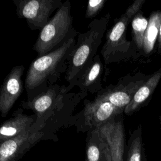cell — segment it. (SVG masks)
Returning a JSON list of instances; mask_svg holds the SVG:
<instances>
[{
	"label": "cell",
	"mask_w": 161,
	"mask_h": 161,
	"mask_svg": "<svg viewBox=\"0 0 161 161\" xmlns=\"http://www.w3.org/2000/svg\"><path fill=\"white\" fill-rule=\"evenodd\" d=\"M87 95L80 91H69L66 86L55 84L45 92L30 100L22 101L21 108L31 110L36 119L31 128L42 132L43 140H57L56 133L62 128L74 126L75 108Z\"/></svg>",
	"instance_id": "cell-1"
},
{
	"label": "cell",
	"mask_w": 161,
	"mask_h": 161,
	"mask_svg": "<svg viewBox=\"0 0 161 161\" xmlns=\"http://www.w3.org/2000/svg\"><path fill=\"white\" fill-rule=\"evenodd\" d=\"M75 43V38H71L58 48L31 62L25 80L27 100L45 92L65 74L68 58Z\"/></svg>",
	"instance_id": "cell-2"
},
{
	"label": "cell",
	"mask_w": 161,
	"mask_h": 161,
	"mask_svg": "<svg viewBox=\"0 0 161 161\" xmlns=\"http://www.w3.org/2000/svg\"><path fill=\"white\" fill-rule=\"evenodd\" d=\"M110 19L109 13L99 19H93L87 31L79 33L75 45L68 58V65L65 79L66 87L70 91L75 86L79 73L92 60L100 46Z\"/></svg>",
	"instance_id": "cell-3"
},
{
	"label": "cell",
	"mask_w": 161,
	"mask_h": 161,
	"mask_svg": "<svg viewBox=\"0 0 161 161\" xmlns=\"http://www.w3.org/2000/svg\"><path fill=\"white\" fill-rule=\"evenodd\" d=\"M145 0L135 1L117 19L106 35V42L101 50L105 65L137 60L141 54L133 40L126 38V29L133 17L140 12Z\"/></svg>",
	"instance_id": "cell-4"
},
{
	"label": "cell",
	"mask_w": 161,
	"mask_h": 161,
	"mask_svg": "<svg viewBox=\"0 0 161 161\" xmlns=\"http://www.w3.org/2000/svg\"><path fill=\"white\" fill-rule=\"evenodd\" d=\"M79 33L73 25L70 3L66 0L40 30L33 49L38 57L44 55L58 48L70 38H75Z\"/></svg>",
	"instance_id": "cell-5"
},
{
	"label": "cell",
	"mask_w": 161,
	"mask_h": 161,
	"mask_svg": "<svg viewBox=\"0 0 161 161\" xmlns=\"http://www.w3.org/2000/svg\"><path fill=\"white\" fill-rule=\"evenodd\" d=\"M83 104L82 109L75 114L74 126L77 132L99 128L123 113L111 103L96 97L92 101L85 99Z\"/></svg>",
	"instance_id": "cell-6"
},
{
	"label": "cell",
	"mask_w": 161,
	"mask_h": 161,
	"mask_svg": "<svg viewBox=\"0 0 161 161\" xmlns=\"http://www.w3.org/2000/svg\"><path fill=\"white\" fill-rule=\"evenodd\" d=\"M150 76L141 72L133 75L128 74L121 77L116 85H110L99 91L96 98L107 101L124 111L136 91Z\"/></svg>",
	"instance_id": "cell-7"
},
{
	"label": "cell",
	"mask_w": 161,
	"mask_h": 161,
	"mask_svg": "<svg viewBox=\"0 0 161 161\" xmlns=\"http://www.w3.org/2000/svg\"><path fill=\"white\" fill-rule=\"evenodd\" d=\"M17 16L25 19L31 30H41L52 14L63 4L62 0H14Z\"/></svg>",
	"instance_id": "cell-8"
},
{
	"label": "cell",
	"mask_w": 161,
	"mask_h": 161,
	"mask_svg": "<svg viewBox=\"0 0 161 161\" xmlns=\"http://www.w3.org/2000/svg\"><path fill=\"white\" fill-rule=\"evenodd\" d=\"M40 131L31 128L27 131L0 142V161H18L34 145L43 140Z\"/></svg>",
	"instance_id": "cell-9"
},
{
	"label": "cell",
	"mask_w": 161,
	"mask_h": 161,
	"mask_svg": "<svg viewBox=\"0 0 161 161\" xmlns=\"http://www.w3.org/2000/svg\"><path fill=\"white\" fill-rule=\"evenodd\" d=\"M25 71L23 65L13 67L5 77L0 87V114L5 118L21 94L25 85L22 76Z\"/></svg>",
	"instance_id": "cell-10"
},
{
	"label": "cell",
	"mask_w": 161,
	"mask_h": 161,
	"mask_svg": "<svg viewBox=\"0 0 161 161\" xmlns=\"http://www.w3.org/2000/svg\"><path fill=\"white\" fill-rule=\"evenodd\" d=\"M121 114L98 128L110 150L112 161H124L125 130Z\"/></svg>",
	"instance_id": "cell-11"
},
{
	"label": "cell",
	"mask_w": 161,
	"mask_h": 161,
	"mask_svg": "<svg viewBox=\"0 0 161 161\" xmlns=\"http://www.w3.org/2000/svg\"><path fill=\"white\" fill-rule=\"evenodd\" d=\"M103 72V65L99 55L96 54L92 60L79 73L75 86L84 94H95L103 89L101 84V76Z\"/></svg>",
	"instance_id": "cell-12"
},
{
	"label": "cell",
	"mask_w": 161,
	"mask_h": 161,
	"mask_svg": "<svg viewBox=\"0 0 161 161\" xmlns=\"http://www.w3.org/2000/svg\"><path fill=\"white\" fill-rule=\"evenodd\" d=\"M36 119V114H26L21 108L15 110L12 116L0 125V142L14 138L27 131L35 123Z\"/></svg>",
	"instance_id": "cell-13"
},
{
	"label": "cell",
	"mask_w": 161,
	"mask_h": 161,
	"mask_svg": "<svg viewBox=\"0 0 161 161\" xmlns=\"http://www.w3.org/2000/svg\"><path fill=\"white\" fill-rule=\"evenodd\" d=\"M84 161H112L108 145L98 128L87 132Z\"/></svg>",
	"instance_id": "cell-14"
},
{
	"label": "cell",
	"mask_w": 161,
	"mask_h": 161,
	"mask_svg": "<svg viewBox=\"0 0 161 161\" xmlns=\"http://www.w3.org/2000/svg\"><path fill=\"white\" fill-rule=\"evenodd\" d=\"M161 79V68L152 74L145 83L138 89L123 113L130 116L136 112L150 99Z\"/></svg>",
	"instance_id": "cell-15"
},
{
	"label": "cell",
	"mask_w": 161,
	"mask_h": 161,
	"mask_svg": "<svg viewBox=\"0 0 161 161\" xmlns=\"http://www.w3.org/2000/svg\"><path fill=\"white\" fill-rule=\"evenodd\" d=\"M160 23L161 11H153L150 15L148 26L144 35L142 55L148 57L153 53L155 42L157 40Z\"/></svg>",
	"instance_id": "cell-16"
},
{
	"label": "cell",
	"mask_w": 161,
	"mask_h": 161,
	"mask_svg": "<svg viewBox=\"0 0 161 161\" xmlns=\"http://www.w3.org/2000/svg\"><path fill=\"white\" fill-rule=\"evenodd\" d=\"M142 135V126L140 125L130 135L124 161L147 160Z\"/></svg>",
	"instance_id": "cell-17"
},
{
	"label": "cell",
	"mask_w": 161,
	"mask_h": 161,
	"mask_svg": "<svg viewBox=\"0 0 161 161\" xmlns=\"http://www.w3.org/2000/svg\"><path fill=\"white\" fill-rule=\"evenodd\" d=\"M148 19L145 18L143 16V13L140 11L133 17L131 21L132 40L140 54L142 53L143 37L148 26Z\"/></svg>",
	"instance_id": "cell-18"
},
{
	"label": "cell",
	"mask_w": 161,
	"mask_h": 161,
	"mask_svg": "<svg viewBox=\"0 0 161 161\" xmlns=\"http://www.w3.org/2000/svg\"><path fill=\"white\" fill-rule=\"evenodd\" d=\"M106 0H90L87 3L85 17L86 18H92L95 17L102 9Z\"/></svg>",
	"instance_id": "cell-19"
},
{
	"label": "cell",
	"mask_w": 161,
	"mask_h": 161,
	"mask_svg": "<svg viewBox=\"0 0 161 161\" xmlns=\"http://www.w3.org/2000/svg\"><path fill=\"white\" fill-rule=\"evenodd\" d=\"M157 52L159 54H161V23H160L158 35L157 38Z\"/></svg>",
	"instance_id": "cell-20"
},
{
	"label": "cell",
	"mask_w": 161,
	"mask_h": 161,
	"mask_svg": "<svg viewBox=\"0 0 161 161\" xmlns=\"http://www.w3.org/2000/svg\"><path fill=\"white\" fill-rule=\"evenodd\" d=\"M159 119H160V125H161V115L159 116Z\"/></svg>",
	"instance_id": "cell-21"
}]
</instances>
